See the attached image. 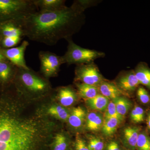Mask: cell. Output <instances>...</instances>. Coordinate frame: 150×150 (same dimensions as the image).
<instances>
[{"mask_svg":"<svg viewBox=\"0 0 150 150\" xmlns=\"http://www.w3.org/2000/svg\"><path fill=\"white\" fill-rule=\"evenodd\" d=\"M115 105L118 114L124 119L127 112H129L132 106L130 100L123 97H119L112 100Z\"/></svg>","mask_w":150,"mask_h":150,"instance_id":"cell-20","label":"cell"},{"mask_svg":"<svg viewBox=\"0 0 150 150\" xmlns=\"http://www.w3.org/2000/svg\"><path fill=\"white\" fill-rule=\"evenodd\" d=\"M0 59H2V60H6V59L5 57L3 55L2 53L1 52V51H0Z\"/></svg>","mask_w":150,"mask_h":150,"instance_id":"cell-33","label":"cell"},{"mask_svg":"<svg viewBox=\"0 0 150 150\" xmlns=\"http://www.w3.org/2000/svg\"><path fill=\"white\" fill-rule=\"evenodd\" d=\"M136 149L150 150V138L147 134L144 133L139 134Z\"/></svg>","mask_w":150,"mask_h":150,"instance_id":"cell-24","label":"cell"},{"mask_svg":"<svg viewBox=\"0 0 150 150\" xmlns=\"http://www.w3.org/2000/svg\"><path fill=\"white\" fill-rule=\"evenodd\" d=\"M104 142L98 137H93L90 139L88 146L90 150H103Z\"/></svg>","mask_w":150,"mask_h":150,"instance_id":"cell-28","label":"cell"},{"mask_svg":"<svg viewBox=\"0 0 150 150\" xmlns=\"http://www.w3.org/2000/svg\"><path fill=\"white\" fill-rule=\"evenodd\" d=\"M105 150H121L118 142L112 141L109 142L106 146Z\"/></svg>","mask_w":150,"mask_h":150,"instance_id":"cell-31","label":"cell"},{"mask_svg":"<svg viewBox=\"0 0 150 150\" xmlns=\"http://www.w3.org/2000/svg\"><path fill=\"white\" fill-rule=\"evenodd\" d=\"M28 45L29 43L25 40L19 46L1 49L0 51L6 59L18 68L28 69L30 68L26 65L24 55Z\"/></svg>","mask_w":150,"mask_h":150,"instance_id":"cell-9","label":"cell"},{"mask_svg":"<svg viewBox=\"0 0 150 150\" xmlns=\"http://www.w3.org/2000/svg\"><path fill=\"white\" fill-rule=\"evenodd\" d=\"M67 138L63 134L56 135L54 141V150H66L67 147Z\"/></svg>","mask_w":150,"mask_h":150,"instance_id":"cell-27","label":"cell"},{"mask_svg":"<svg viewBox=\"0 0 150 150\" xmlns=\"http://www.w3.org/2000/svg\"><path fill=\"white\" fill-rule=\"evenodd\" d=\"M59 101L64 106H71L75 102L76 95L72 89L69 87L59 89L58 93Z\"/></svg>","mask_w":150,"mask_h":150,"instance_id":"cell-17","label":"cell"},{"mask_svg":"<svg viewBox=\"0 0 150 150\" xmlns=\"http://www.w3.org/2000/svg\"><path fill=\"white\" fill-rule=\"evenodd\" d=\"M135 75L140 84L150 89V70L144 65H140L137 68Z\"/></svg>","mask_w":150,"mask_h":150,"instance_id":"cell-22","label":"cell"},{"mask_svg":"<svg viewBox=\"0 0 150 150\" xmlns=\"http://www.w3.org/2000/svg\"><path fill=\"white\" fill-rule=\"evenodd\" d=\"M98 87L101 95L111 100L121 96L123 93L117 86L108 82H103Z\"/></svg>","mask_w":150,"mask_h":150,"instance_id":"cell-13","label":"cell"},{"mask_svg":"<svg viewBox=\"0 0 150 150\" xmlns=\"http://www.w3.org/2000/svg\"><path fill=\"white\" fill-rule=\"evenodd\" d=\"M104 123L103 115L97 112H90L86 118V126L88 130L92 131H97L102 129Z\"/></svg>","mask_w":150,"mask_h":150,"instance_id":"cell-15","label":"cell"},{"mask_svg":"<svg viewBox=\"0 0 150 150\" xmlns=\"http://www.w3.org/2000/svg\"><path fill=\"white\" fill-rule=\"evenodd\" d=\"M38 11H54L66 8L64 0H33Z\"/></svg>","mask_w":150,"mask_h":150,"instance_id":"cell-12","label":"cell"},{"mask_svg":"<svg viewBox=\"0 0 150 150\" xmlns=\"http://www.w3.org/2000/svg\"><path fill=\"white\" fill-rule=\"evenodd\" d=\"M17 72L18 83L22 90L33 93H43L48 90V82L31 69L18 68Z\"/></svg>","mask_w":150,"mask_h":150,"instance_id":"cell-5","label":"cell"},{"mask_svg":"<svg viewBox=\"0 0 150 150\" xmlns=\"http://www.w3.org/2000/svg\"><path fill=\"white\" fill-rule=\"evenodd\" d=\"M140 83L135 72H130L118 79L117 86L123 92L133 91Z\"/></svg>","mask_w":150,"mask_h":150,"instance_id":"cell-10","label":"cell"},{"mask_svg":"<svg viewBox=\"0 0 150 150\" xmlns=\"http://www.w3.org/2000/svg\"><path fill=\"white\" fill-rule=\"evenodd\" d=\"M122 121L117 118H108L104 120L102 128L103 134L106 137H110L115 133Z\"/></svg>","mask_w":150,"mask_h":150,"instance_id":"cell-21","label":"cell"},{"mask_svg":"<svg viewBox=\"0 0 150 150\" xmlns=\"http://www.w3.org/2000/svg\"><path fill=\"white\" fill-rule=\"evenodd\" d=\"M109 102V100L101 94H98L93 98L86 99L88 106L92 110L98 111H105Z\"/></svg>","mask_w":150,"mask_h":150,"instance_id":"cell-16","label":"cell"},{"mask_svg":"<svg viewBox=\"0 0 150 150\" xmlns=\"http://www.w3.org/2000/svg\"><path fill=\"white\" fill-rule=\"evenodd\" d=\"M38 11L33 0H0V21H17Z\"/></svg>","mask_w":150,"mask_h":150,"instance_id":"cell-3","label":"cell"},{"mask_svg":"<svg viewBox=\"0 0 150 150\" xmlns=\"http://www.w3.org/2000/svg\"><path fill=\"white\" fill-rule=\"evenodd\" d=\"M129 150V149H126V150Z\"/></svg>","mask_w":150,"mask_h":150,"instance_id":"cell-34","label":"cell"},{"mask_svg":"<svg viewBox=\"0 0 150 150\" xmlns=\"http://www.w3.org/2000/svg\"><path fill=\"white\" fill-rule=\"evenodd\" d=\"M137 96L141 102L144 104L149 102L150 97L148 91L144 88L140 87L137 90Z\"/></svg>","mask_w":150,"mask_h":150,"instance_id":"cell-29","label":"cell"},{"mask_svg":"<svg viewBox=\"0 0 150 150\" xmlns=\"http://www.w3.org/2000/svg\"><path fill=\"white\" fill-rule=\"evenodd\" d=\"M76 79L82 83L98 86L104 81L98 69L92 63L78 65L76 69Z\"/></svg>","mask_w":150,"mask_h":150,"instance_id":"cell-8","label":"cell"},{"mask_svg":"<svg viewBox=\"0 0 150 150\" xmlns=\"http://www.w3.org/2000/svg\"><path fill=\"white\" fill-rule=\"evenodd\" d=\"M48 112L50 115L63 121L68 120L70 115L69 111L64 108L60 105L51 106L48 109Z\"/></svg>","mask_w":150,"mask_h":150,"instance_id":"cell-23","label":"cell"},{"mask_svg":"<svg viewBox=\"0 0 150 150\" xmlns=\"http://www.w3.org/2000/svg\"><path fill=\"white\" fill-rule=\"evenodd\" d=\"M118 118L122 121L123 120V118L118 114L114 102L112 100H111L109 102L106 110L105 111L103 118L104 120H105L108 118Z\"/></svg>","mask_w":150,"mask_h":150,"instance_id":"cell-25","label":"cell"},{"mask_svg":"<svg viewBox=\"0 0 150 150\" xmlns=\"http://www.w3.org/2000/svg\"><path fill=\"white\" fill-rule=\"evenodd\" d=\"M147 126L148 128L150 130V113L147 119Z\"/></svg>","mask_w":150,"mask_h":150,"instance_id":"cell-32","label":"cell"},{"mask_svg":"<svg viewBox=\"0 0 150 150\" xmlns=\"http://www.w3.org/2000/svg\"><path fill=\"white\" fill-rule=\"evenodd\" d=\"M13 109L9 105H0V150H35L37 127L20 119Z\"/></svg>","mask_w":150,"mask_h":150,"instance_id":"cell-2","label":"cell"},{"mask_svg":"<svg viewBox=\"0 0 150 150\" xmlns=\"http://www.w3.org/2000/svg\"><path fill=\"white\" fill-rule=\"evenodd\" d=\"M76 86L79 95L85 99L93 98L99 91L97 86L83 83H77Z\"/></svg>","mask_w":150,"mask_h":150,"instance_id":"cell-18","label":"cell"},{"mask_svg":"<svg viewBox=\"0 0 150 150\" xmlns=\"http://www.w3.org/2000/svg\"><path fill=\"white\" fill-rule=\"evenodd\" d=\"M139 129L136 127H126L123 131V143L127 149H136Z\"/></svg>","mask_w":150,"mask_h":150,"instance_id":"cell-11","label":"cell"},{"mask_svg":"<svg viewBox=\"0 0 150 150\" xmlns=\"http://www.w3.org/2000/svg\"><path fill=\"white\" fill-rule=\"evenodd\" d=\"M76 150H90L85 142L80 137H77L75 142Z\"/></svg>","mask_w":150,"mask_h":150,"instance_id":"cell-30","label":"cell"},{"mask_svg":"<svg viewBox=\"0 0 150 150\" xmlns=\"http://www.w3.org/2000/svg\"><path fill=\"white\" fill-rule=\"evenodd\" d=\"M68 49L63 56L65 63L69 65L75 64L78 65L92 63L95 59L104 56L102 52L82 48L78 46L69 38Z\"/></svg>","mask_w":150,"mask_h":150,"instance_id":"cell-4","label":"cell"},{"mask_svg":"<svg viewBox=\"0 0 150 150\" xmlns=\"http://www.w3.org/2000/svg\"><path fill=\"white\" fill-rule=\"evenodd\" d=\"M86 117V112L82 108H74L70 113L68 121L70 126L74 129L80 128L83 125Z\"/></svg>","mask_w":150,"mask_h":150,"instance_id":"cell-14","label":"cell"},{"mask_svg":"<svg viewBox=\"0 0 150 150\" xmlns=\"http://www.w3.org/2000/svg\"><path fill=\"white\" fill-rule=\"evenodd\" d=\"M130 117L132 122L138 123L142 122L144 119V111L142 108L135 106L131 110Z\"/></svg>","mask_w":150,"mask_h":150,"instance_id":"cell-26","label":"cell"},{"mask_svg":"<svg viewBox=\"0 0 150 150\" xmlns=\"http://www.w3.org/2000/svg\"><path fill=\"white\" fill-rule=\"evenodd\" d=\"M7 59L0 61V81L2 82L8 81L11 77L16 67Z\"/></svg>","mask_w":150,"mask_h":150,"instance_id":"cell-19","label":"cell"},{"mask_svg":"<svg viewBox=\"0 0 150 150\" xmlns=\"http://www.w3.org/2000/svg\"><path fill=\"white\" fill-rule=\"evenodd\" d=\"M84 8L77 1L71 7L54 11H38L16 21L24 36L30 40L54 46L61 39H69L83 23Z\"/></svg>","mask_w":150,"mask_h":150,"instance_id":"cell-1","label":"cell"},{"mask_svg":"<svg viewBox=\"0 0 150 150\" xmlns=\"http://www.w3.org/2000/svg\"><path fill=\"white\" fill-rule=\"evenodd\" d=\"M0 35L2 45L5 49L16 46L24 37L19 25L13 21L0 23Z\"/></svg>","mask_w":150,"mask_h":150,"instance_id":"cell-6","label":"cell"},{"mask_svg":"<svg viewBox=\"0 0 150 150\" xmlns=\"http://www.w3.org/2000/svg\"><path fill=\"white\" fill-rule=\"evenodd\" d=\"M40 71L46 77L56 76L60 67L65 64L63 56L48 51H40L39 53Z\"/></svg>","mask_w":150,"mask_h":150,"instance_id":"cell-7","label":"cell"}]
</instances>
